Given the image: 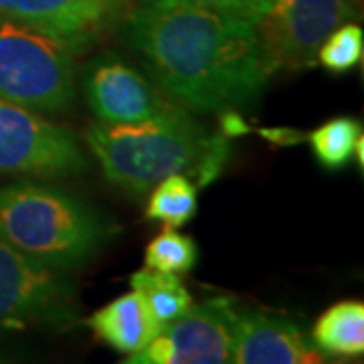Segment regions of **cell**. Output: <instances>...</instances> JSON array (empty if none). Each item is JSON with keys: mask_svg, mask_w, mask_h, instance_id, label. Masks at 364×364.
<instances>
[{"mask_svg": "<svg viewBox=\"0 0 364 364\" xmlns=\"http://www.w3.org/2000/svg\"><path fill=\"white\" fill-rule=\"evenodd\" d=\"M112 237L87 200L55 184L16 181L0 186V241L59 272L91 261Z\"/></svg>", "mask_w": 364, "mask_h": 364, "instance_id": "cell-2", "label": "cell"}, {"mask_svg": "<svg viewBox=\"0 0 364 364\" xmlns=\"http://www.w3.org/2000/svg\"><path fill=\"white\" fill-rule=\"evenodd\" d=\"M354 154H356V158H358V166L363 168L364 166V140L363 136L356 140V146H354Z\"/></svg>", "mask_w": 364, "mask_h": 364, "instance_id": "cell-20", "label": "cell"}, {"mask_svg": "<svg viewBox=\"0 0 364 364\" xmlns=\"http://www.w3.org/2000/svg\"><path fill=\"white\" fill-rule=\"evenodd\" d=\"M130 11V0H0L2 16L51 35L73 55L90 51Z\"/></svg>", "mask_w": 364, "mask_h": 364, "instance_id": "cell-10", "label": "cell"}, {"mask_svg": "<svg viewBox=\"0 0 364 364\" xmlns=\"http://www.w3.org/2000/svg\"><path fill=\"white\" fill-rule=\"evenodd\" d=\"M363 136L354 117H336L310 134V144L318 162L326 170L344 168L354 156L356 140Z\"/></svg>", "mask_w": 364, "mask_h": 364, "instance_id": "cell-16", "label": "cell"}, {"mask_svg": "<svg viewBox=\"0 0 364 364\" xmlns=\"http://www.w3.org/2000/svg\"><path fill=\"white\" fill-rule=\"evenodd\" d=\"M148 200L146 215L152 221L164 223L168 229L184 227L196 215L198 207V191L184 172L170 174L156 182Z\"/></svg>", "mask_w": 364, "mask_h": 364, "instance_id": "cell-15", "label": "cell"}, {"mask_svg": "<svg viewBox=\"0 0 364 364\" xmlns=\"http://www.w3.org/2000/svg\"><path fill=\"white\" fill-rule=\"evenodd\" d=\"M75 322V287L65 275L0 241V330H65Z\"/></svg>", "mask_w": 364, "mask_h": 364, "instance_id": "cell-5", "label": "cell"}, {"mask_svg": "<svg viewBox=\"0 0 364 364\" xmlns=\"http://www.w3.org/2000/svg\"><path fill=\"white\" fill-rule=\"evenodd\" d=\"M130 287L146 301L158 330L181 318L193 306V298L178 275L144 267L130 277Z\"/></svg>", "mask_w": 364, "mask_h": 364, "instance_id": "cell-14", "label": "cell"}, {"mask_svg": "<svg viewBox=\"0 0 364 364\" xmlns=\"http://www.w3.org/2000/svg\"><path fill=\"white\" fill-rule=\"evenodd\" d=\"M324 354L291 320L275 314L239 310L235 312V364H316Z\"/></svg>", "mask_w": 364, "mask_h": 364, "instance_id": "cell-11", "label": "cell"}, {"mask_svg": "<svg viewBox=\"0 0 364 364\" xmlns=\"http://www.w3.org/2000/svg\"><path fill=\"white\" fill-rule=\"evenodd\" d=\"M144 257L150 269L184 275L196 265L198 249L193 237L166 229L148 243Z\"/></svg>", "mask_w": 364, "mask_h": 364, "instance_id": "cell-17", "label": "cell"}, {"mask_svg": "<svg viewBox=\"0 0 364 364\" xmlns=\"http://www.w3.org/2000/svg\"><path fill=\"white\" fill-rule=\"evenodd\" d=\"M85 142L107 181L128 195L142 196L170 174L198 168L210 136L174 105L138 124H93Z\"/></svg>", "mask_w": 364, "mask_h": 364, "instance_id": "cell-3", "label": "cell"}, {"mask_svg": "<svg viewBox=\"0 0 364 364\" xmlns=\"http://www.w3.org/2000/svg\"><path fill=\"white\" fill-rule=\"evenodd\" d=\"M314 346L330 356H360L364 352V304L344 299L330 306L314 326Z\"/></svg>", "mask_w": 364, "mask_h": 364, "instance_id": "cell-13", "label": "cell"}, {"mask_svg": "<svg viewBox=\"0 0 364 364\" xmlns=\"http://www.w3.org/2000/svg\"><path fill=\"white\" fill-rule=\"evenodd\" d=\"M81 170H87V158L73 132L0 100V174L67 176Z\"/></svg>", "mask_w": 364, "mask_h": 364, "instance_id": "cell-7", "label": "cell"}, {"mask_svg": "<svg viewBox=\"0 0 364 364\" xmlns=\"http://www.w3.org/2000/svg\"><path fill=\"white\" fill-rule=\"evenodd\" d=\"M122 35L164 95L195 112L251 105L273 75L251 23L181 0H140Z\"/></svg>", "mask_w": 364, "mask_h": 364, "instance_id": "cell-1", "label": "cell"}, {"mask_svg": "<svg viewBox=\"0 0 364 364\" xmlns=\"http://www.w3.org/2000/svg\"><path fill=\"white\" fill-rule=\"evenodd\" d=\"M181 2L195 4V6L227 14V16H235V18L247 21L251 25H255L269 6V0H181Z\"/></svg>", "mask_w": 364, "mask_h": 364, "instance_id": "cell-19", "label": "cell"}, {"mask_svg": "<svg viewBox=\"0 0 364 364\" xmlns=\"http://www.w3.org/2000/svg\"><path fill=\"white\" fill-rule=\"evenodd\" d=\"M81 85L102 124H138L174 107L154 81L116 53L91 59L81 73Z\"/></svg>", "mask_w": 364, "mask_h": 364, "instance_id": "cell-9", "label": "cell"}, {"mask_svg": "<svg viewBox=\"0 0 364 364\" xmlns=\"http://www.w3.org/2000/svg\"><path fill=\"white\" fill-rule=\"evenodd\" d=\"M87 326L102 342L126 356L142 350L158 334L146 301L134 289L91 314Z\"/></svg>", "mask_w": 364, "mask_h": 364, "instance_id": "cell-12", "label": "cell"}, {"mask_svg": "<svg viewBox=\"0 0 364 364\" xmlns=\"http://www.w3.org/2000/svg\"><path fill=\"white\" fill-rule=\"evenodd\" d=\"M235 304L210 298L193 304L181 318L158 330L142 350L130 354L128 364H225L233 352Z\"/></svg>", "mask_w": 364, "mask_h": 364, "instance_id": "cell-8", "label": "cell"}, {"mask_svg": "<svg viewBox=\"0 0 364 364\" xmlns=\"http://www.w3.org/2000/svg\"><path fill=\"white\" fill-rule=\"evenodd\" d=\"M364 37L358 25H340L318 49L316 61L332 73H346L363 61Z\"/></svg>", "mask_w": 364, "mask_h": 364, "instance_id": "cell-18", "label": "cell"}, {"mask_svg": "<svg viewBox=\"0 0 364 364\" xmlns=\"http://www.w3.org/2000/svg\"><path fill=\"white\" fill-rule=\"evenodd\" d=\"M354 14V0H269L253 26L273 73L298 71L316 65L322 43Z\"/></svg>", "mask_w": 364, "mask_h": 364, "instance_id": "cell-6", "label": "cell"}, {"mask_svg": "<svg viewBox=\"0 0 364 364\" xmlns=\"http://www.w3.org/2000/svg\"><path fill=\"white\" fill-rule=\"evenodd\" d=\"M75 93L71 49L39 28L0 14V100L57 114L71 107Z\"/></svg>", "mask_w": 364, "mask_h": 364, "instance_id": "cell-4", "label": "cell"}]
</instances>
